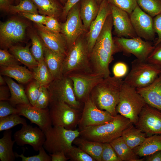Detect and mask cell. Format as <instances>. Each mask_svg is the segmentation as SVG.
Instances as JSON below:
<instances>
[{"instance_id": "44dd1931", "label": "cell", "mask_w": 161, "mask_h": 161, "mask_svg": "<svg viewBox=\"0 0 161 161\" xmlns=\"http://www.w3.org/2000/svg\"><path fill=\"white\" fill-rule=\"evenodd\" d=\"M111 13L110 3L107 0H102L100 4L98 13L92 23L86 35L90 53L99 35L108 16Z\"/></svg>"}, {"instance_id": "1f68e13d", "label": "cell", "mask_w": 161, "mask_h": 161, "mask_svg": "<svg viewBox=\"0 0 161 161\" xmlns=\"http://www.w3.org/2000/svg\"><path fill=\"white\" fill-rule=\"evenodd\" d=\"M12 131H4L2 137L0 139V160L1 161H14L15 160V153L13 147L14 143L12 138Z\"/></svg>"}, {"instance_id": "d6a6232c", "label": "cell", "mask_w": 161, "mask_h": 161, "mask_svg": "<svg viewBox=\"0 0 161 161\" xmlns=\"http://www.w3.org/2000/svg\"><path fill=\"white\" fill-rule=\"evenodd\" d=\"M122 161H142L120 137L109 143Z\"/></svg>"}, {"instance_id": "b9f144b4", "label": "cell", "mask_w": 161, "mask_h": 161, "mask_svg": "<svg viewBox=\"0 0 161 161\" xmlns=\"http://www.w3.org/2000/svg\"><path fill=\"white\" fill-rule=\"evenodd\" d=\"M20 62L6 49L0 50V65L2 67H11L20 64Z\"/></svg>"}, {"instance_id": "94428289", "label": "cell", "mask_w": 161, "mask_h": 161, "mask_svg": "<svg viewBox=\"0 0 161 161\" xmlns=\"http://www.w3.org/2000/svg\"><path fill=\"white\" fill-rule=\"evenodd\" d=\"M21 0H15L16 5L18 4Z\"/></svg>"}, {"instance_id": "7c38bea8", "label": "cell", "mask_w": 161, "mask_h": 161, "mask_svg": "<svg viewBox=\"0 0 161 161\" xmlns=\"http://www.w3.org/2000/svg\"><path fill=\"white\" fill-rule=\"evenodd\" d=\"M114 40L120 52L126 55L132 54L142 61L147 60L155 47L150 41H145L138 36L131 38L117 37Z\"/></svg>"}, {"instance_id": "f546056e", "label": "cell", "mask_w": 161, "mask_h": 161, "mask_svg": "<svg viewBox=\"0 0 161 161\" xmlns=\"http://www.w3.org/2000/svg\"><path fill=\"white\" fill-rule=\"evenodd\" d=\"M36 6L38 12L46 16L56 18L62 13L63 7L59 0H32Z\"/></svg>"}, {"instance_id": "30bf717a", "label": "cell", "mask_w": 161, "mask_h": 161, "mask_svg": "<svg viewBox=\"0 0 161 161\" xmlns=\"http://www.w3.org/2000/svg\"><path fill=\"white\" fill-rule=\"evenodd\" d=\"M68 76L72 81L77 99L83 104L90 97L94 87L104 78L100 75L94 72H74Z\"/></svg>"}, {"instance_id": "2e32d148", "label": "cell", "mask_w": 161, "mask_h": 161, "mask_svg": "<svg viewBox=\"0 0 161 161\" xmlns=\"http://www.w3.org/2000/svg\"><path fill=\"white\" fill-rule=\"evenodd\" d=\"M132 26L138 37L151 41L154 40L156 33L153 26V18L137 5L129 15Z\"/></svg>"}, {"instance_id": "5b68a950", "label": "cell", "mask_w": 161, "mask_h": 161, "mask_svg": "<svg viewBox=\"0 0 161 161\" xmlns=\"http://www.w3.org/2000/svg\"><path fill=\"white\" fill-rule=\"evenodd\" d=\"M146 103L136 88L123 82L116 110L117 113L129 119L134 125Z\"/></svg>"}, {"instance_id": "d6986e66", "label": "cell", "mask_w": 161, "mask_h": 161, "mask_svg": "<svg viewBox=\"0 0 161 161\" xmlns=\"http://www.w3.org/2000/svg\"><path fill=\"white\" fill-rule=\"evenodd\" d=\"M16 107L18 114L38 125L44 131L52 126L49 110L47 108L41 109L30 104L18 105Z\"/></svg>"}, {"instance_id": "4316f807", "label": "cell", "mask_w": 161, "mask_h": 161, "mask_svg": "<svg viewBox=\"0 0 161 161\" xmlns=\"http://www.w3.org/2000/svg\"><path fill=\"white\" fill-rule=\"evenodd\" d=\"M5 79L10 93L9 101L12 106L15 107L19 104H30L21 85L17 83L9 77L6 76Z\"/></svg>"}, {"instance_id": "ffe728a7", "label": "cell", "mask_w": 161, "mask_h": 161, "mask_svg": "<svg viewBox=\"0 0 161 161\" xmlns=\"http://www.w3.org/2000/svg\"><path fill=\"white\" fill-rule=\"evenodd\" d=\"M38 35L45 45L58 54L66 56L68 48L66 41L60 33L51 31L43 24L35 23Z\"/></svg>"}, {"instance_id": "db71d44e", "label": "cell", "mask_w": 161, "mask_h": 161, "mask_svg": "<svg viewBox=\"0 0 161 161\" xmlns=\"http://www.w3.org/2000/svg\"><path fill=\"white\" fill-rule=\"evenodd\" d=\"M10 97V93L9 87L4 85L0 86V101H9Z\"/></svg>"}, {"instance_id": "4dcf8cb0", "label": "cell", "mask_w": 161, "mask_h": 161, "mask_svg": "<svg viewBox=\"0 0 161 161\" xmlns=\"http://www.w3.org/2000/svg\"><path fill=\"white\" fill-rule=\"evenodd\" d=\"M133 124L123 131L121 136L126 143L132 149L142 144L147 137L145 133Z\"/></svg>"}, {"instance_id": "6125c7cd", "label": "cell", "mask_w": 161, "mask_h": 161, "mask_svg": "<svg viewBox=\"0 0 161 161\" xmlns=\"http://www.w3.org/2000/svg\"><path fill=\"white\" fill-rule=\"evenodd\" d=\"M97 1L98 3L100 4V3H101V2L102 1V0H96Z\"/></svg>"}, {"instance_id": "7402d4cb", "label": "cell", "mask_w": 161, "mask_h": 161, "mask_svg": "<svg viewBox=\"0 0 161 161\" xmlns=\"http://www.w3.org/2000/svg\"><path fill=\"white\" fill-rule=\"evenodd\" d=\"M136 89L146 104L161 111V73L148 86Z\"/></svg>"}, {"instance_id": "e0dca14e", "label": "cell", "mask_w": 161, "mask_h": 161, "mask_svg": "<svg viewBox=\"0 0 161 161\" xmlns=\"http://www.w3.org/2000/svg\"><path fill=\"white\" fill-rule=\"evenodd\" d=\"M13 137L18 145H29L36 151L43 147L46 139L44 132L41 129L27 124L22 125L21 128L15 132Z\"/></svg>"}, {"instance_id": "f6af8a7d", "label": "cell", "mask_w": 161, "mask_h": 161, "mask_svg": "<svg viewBox=\"0 0 161 161\" xmlns=\"http://www.w3.org/2000/svg\"><path fill=\"white\" fill-rule=\"evenodd\" d=\"M43 147L39 150L38 154L30 157L25 156L22 154H21L15 153L16 157H20L22 161H51L50 156L46 152Z\"/></svg>"}, {"instance_id": "7a4b0ae2", "label": "cell", "mask_w": 161, "mask_h": 161, "mask_svg": "<svg viewBox=\"0 0 161 161\" xmlns=\"http://www.w3.org/2000/svg\"><path fill=\"white\" fill-rule=\"evenodd\" d=\"M123 83L121 78L114 76L104 78L93 89L90 97L98 109L116 116L117 115L116 108Z\"/></svg>"}, {"instance_id": "bcb514c9", "label": "cell", "mask_w": 161, "mask_h": 161, "mask_svg": "<svg viewBox=\"0 0 161 161\" xmlns=\"http://www.w3.org/2000/svg\"><path fill=\"white\" fill-rule=\"evenodd\" d=\"M146 61L161 69V43L155 46Z\"/></svg>"}, {"instance_id": "52a82bcc", "label": "cell", "mask_w": 161, "mask_h": 161, "mask_svg": "<svg viewBox=\"0 0 161 161\" xmlns=\"http://www.w3.org/2000/svg\"><path fill=\"white\" fill-rule=\"evenodd\" d=\"M161 73V69L148 62L136 59L131 63V69L123 80L135 88L146 87Z\"/></svg>"}, {"instance_id": "7dc6e473", "label": "cell", "mask_w": 161, "mask_h": 161, "mask_svg": "<svg viewBox=\"0 0 161 161\" xmlns=\"http://www.w3.org/2000/svg\"><path fill=\"white\" fill-rule=\"evenodd\" d=\"M16 107L12 106L8 101H0V119L13 114H17Z\"/></svg>"}, {"instance_id": "74e56055", "label": "cell", "mask_w": 161, "mask_h": 161, "mask_svg": "<svg viewBox=\"0 0 161 161\" xmlns=\"http://www.w3.org/2000/svg\"><path fill=\"white\" fill-rule=\"evenodd\" d=\"M8 12L13 14L22 13L38 14L39 13L32 0H21L18 4L11 6Z\"/></svg>"}, {"instance_id": "4fadbf2b", "label": "cell", "mask_w": 161, "mask_h": 161, "mask_svg": "<svg viewBox=\"0 0 161 161\" xmlns=\"http://www.w3.org/2000/svg\"><path fill=\"white\" fill-rule=\"evenodd\" d=\"M28 25L19 20L14 19L1 22L0 25L1 47L4 49L9 48L20 42L24 38Z\"/></svg>"}, {"instance_id": "f5cc1de1", "label": "cell", "mask_w": 161, "mask_h": 161, "mask_svg": "<svg viewBox=\"0 0 161 161\" xmlns=\"http://www.w3.org/2000/svg\"><path fill=\"white\" fill-rule=\"evenodd\" d=\"M81 0H67L63 6L61 13V16L63 19L66 18L68 12L71 8Z\"/></svg>"}, {"instance_id": "603a6c76", "label": "cell", "mask_w": 161, "mask_h": 161, "mask_svg": "<svg viewBox=\"0 0 161 161\" xmlns=\"http://www.w3.org/2000/svg\"><path fill=\"white\" fill-rule=\"evenodd\" d=\"M42 42L44 60L53 79L61 78L63 76L61 72L62 65L66 56L53 52L47 47Z\"/></svg>"}, {"instance_id": "11a10c76", "label": "cell", "mask_w": 161, "mask_h": 161, "mask_svg": "<svg viewBox=\"0 0 161 161\" xmlns=\"http://www.w3.org/2000/svg\"><path fill=\"white\" fill-rule=\"evenodd\" d=\"M51 161H66L69 160L65 154L62 152H56L49 154Z\"/></svg>"}, {"instance_id": "f1b7e54d", "label": "cell", "mask_w": 161, "mask_h": 161, "mask_svg": "<svg viewBox=\"0 0 161 161\" xmlns=\"http://www.w3.org/2000/svg\"><path fill=\"white\" fill-rule=\"evenodd\" d=\"M30 46L29 44L25 47L14 45L9 48L11 53L18 61L33 69L38 63L32 55L29 49Z\"/></svg>"}, {"instance_id": "5bb4252c", "label": "cell", "mask_w": 161, "mask_h": 161, "mask_svg": "<svg viewBox=\"0 0 161 161\" xmlns=\"http://www.w3.org/2000/svg\"><path fill=\"white\" fill-rule=\"evenodd\" d=\"M134 125L148 136L161 134V111L146 103Z\"/></svg>"}, {"instance_id": "8d00e7d4", "label": "cell", "mask_w": 161, "mask_h": 161, "mask_svg": "<svg viewBox=\"0 0 161 161\" xmlns=\"http://www.w3.org/2000/svg\"><path fill=\"white\" fill-rule=\"evenodd\" d=\"M17 114H13L0 119V131L10 129L17 125L27 124L25 119Z\"/></svg>"}, {"instance_id": "f907efd6", "label": "cell", "mask_w": 161, "mask_h": 161, "mask_svg": "<svg viewBox=\"0 0 161 161\" xmlns=\"http://www.w3.org/2000/svg\"><path fill=\"white\" fill-rule=\"evenodd\" d=\"M20 14L24 17L36 24H44L47 18V16L37 13H22Z\"/></svg>"}, {"instance_id": "d590c367", "label": "cell", "mask_w": 161, "mask_h": 161, "mask_svg": "<svg viewBox=\"0 0 161 161\" xmlns=\"http://www.w3.org/2000/svg\"><path fill=\"white\" fill-rule=\"evenodd\" d=\"M137 4L152 17L161 13V0H137Z\"/></svg>"}, {"instance_id": "484cf974", "label": "cell", "mask_w": 161, "mask_h": 161, "mask_svg": "<svg viewBox=\"0 0 161 161\" xmlns=\"http://www.w3.org/2000/svg\"><path fill=\"white\" fill-rule=\"evenodd\" d=\"M73 143L93 158L96 161H102L103 143L90 141L80 136L74 140Z\"/></svg>"}, {"instance_id": "6f0895ef", "label": "cell", "mask_w": 161, "mask_h": 161, "mask_svg": "<svg viewBox=\"0 0 161 161\" xmlns=\"http://www.w3.org/2000/svg\"><path fill=\"white\" fill-rule=\"evenodd\" d=\"M147 156L146 161H161V150L157 151Z\"/></svg>"}, {"instance_id": "9c48e42d", "label": "cell", "mask_w": 161, "mask_h": 161, "mask_svg": "<svg viewBox=\"0 0 161 161\" xmlns=\"http://www.w3.org/2000/svg\"><path fill=\"white\" fill-rule=\"evenodd\" d=\"M50 102H64L71 107L82 111L84 104L77 99L74 91L73 82L68 75L54 79L47 86Z\"/></svg>"}, {"instance_id": "e575fe53", "label": "cell", "mask_w": 161, "mask_h": 161, "mask_svg": "<svg viewBox=\"0 0 161 161\" xmlns=\"http://www.w3.org/2000/svg\"><path fill=\"white\" fill-rule=\"evenodd\" d=\"M32 46L30 51L33 57L38 63L44 60L42 41L36 33L32 31L30 33Z\"/></svg>"}, {"instance_id": "680465c9", "label": "cell", "mask_w": 161, "mask_h": 161, "mask_svg": "<svg viewBox=\"0 0 161 161\" xmlns=\"http://www.w3.org/2000/svg\"><path fill=\"white\" fill-rule=\"evenodd\" d=\"M6 83L5 79L1 75H0V86L4 85Z\"/></svg>"}, {"instance_id": "816d5d0a", "label": "cell", "mask_w": 161, "mask_h": 161, "mask_svg": "<svg viewBox=\"0 0 161 161\" xmlns=\"http://www.w3.org/2000/svg\"><path fill=\"white\" fill-rule=\"evenodd\" d=\"M153 18V26L154 31L158 38L155 42V47L161 43V13L156 16Z\"/></svg>"}, {"instance_id": "f35d334b", "label": "cell", "mask_w": 161, "mask_h": 161, "mask_svg": "<svg viewBox=\"0 0 161 161\" xmlns=\"http://www.w3.org/2000/svg\"><path fill=\"white\" fill-rule=\"evenodd\" d=\"M67 157L73 161H96L89 155L78 147L72 146L66 154Z\"/></svg>"}, {"instance_id": "277c9868", "label": "cell", "mask_w": 161, "mask_h": 161, "mask_svg": "<svg viewBox=\"0 0 161 161\" xmlns=\"http://www.w3.org/2000/svg\"><path fill=\"white\" fill-rule=\"evenodd\" d=\"M86 37L80 36L68 50L62 65L63 76L74 72H93Z\"/></svg>"}, {"instance_id": "cb8c5ba5", "label": "cell", "mask_w": 161, "mask_h": 161, "mask_svg": "<svg viewBox=\"0 0 161 161\" xmlns=\"http://www.w3.org/2000/svg\"><path fill=\"white\" fill-rule=\"evenodd\" d=\"M99 6L96 0L80 1V15L86 31H88L92 23L97 16Z\"/></svg>"}, {"instance_id": "9f6ffc18", "label": "cell", "mask_w": 161, "mask_h": 161, "mask_svg": "<svg viewBox=\"0 0 161 161\" xmlns=\"http://www.w3.org/2000/svg\"><path fill=\"white\" fill-rule=\"evenodd\" d=\"M15 0H0V9L1 10L9 12L10 6L13 5Z\"/></svg>"}, {"instance_id": "60d3db41", "label": "cell", "mask_w": 161, "mask_h": 161, "mask_svg": "<svg viewBox=\"0 0 161 161\" xmlns=\"http://www.w3.org/2000/svg\"><path fill=\"white\" fill-rule=\"evenodd\" d=\"M50 101V95L47 86H41L34 106L41 109L47 108L49 104Z\"/></svg>"}, {"instance_id": "3957f363", "label": "cell", "mask_w": 161, "mask_h": 161, "mask_svg": "<svg viewBox=\"0 0 161 161\" xmlns=\"http://www.w3.org/2000/svg\"><path fill=\"white\" fill-rule=\"evenodd\" d=\"M132 124L129 119L119 114L107 123L78 129L80 136L87 140L109 143L121 137L123 131Z\"/></svg>"}, {"instance_id": "ee69618b", "label": "cell", "mask_w": 161, "mask_h": 161, "mask_svg": "<svg viewBox=\"0 0 161 161\" xmlns=\"http://www.w3.org/2000/svg\"><path fill=\"white\" fill-rule=\"evenodd\" d=\"M102 161H122L110 143H103Z\"/></svg>"}, {"instance_id": "7bdbcfd3", "label": "cell", "mask_w": 161, "mask_h": 161, "mask_svg": "<svg viewBox=\"0 0 161 161\" xmlns=\"http://www.w3.org/2000/svg\"><path fill=\"white\" fill-rule=\"evenodd\" d=\"M108 2L130 15L137 4V0H107Z\"/></svg>"}, {"instance_id": "ab89813d", "label": "cell", "mask_w": 161, "mask_h": 161, "mask_svg": "<svg viewBox=\"0 0 161 161\" xmlns=\"http://www.w3.org/2000/svg\"><path fill=\"white\" fill-rule=\"evenodd\" d=\"M41 85L35 80L28 85L25 91L30 104L34 106L39 94Z\"/></svg>"}, {"instance_id": "d4e9b609", "label": "cell", "mask_w": 161, "mask_h": 161, "mask_svg": "<svg viewBox=\"0 0 161 161\" xmlns=\"http://www.w3.org/2000/svg\"><path fill=\"white\" fill-rule=\"evenodd\" d=\"M2 75L13 78L19 83L24 84L33 79V72L25 66L20 65L11 67L0 66Z\"/></svg>"}, {"instance_id": "6da1fadb", "label": "cell", "mask_w": 161, "mask_h": 161, "mask_svg": "<svg viewBox=\"0 0 161 161\" xmlns=\"http://www.w3.org/2000/svg\"><path fill=\"white\" fill-rule=\"evenodd\" d=\"M113 26L112 18L109 16L90 53L93 72L100 75L104 78L110 76L109 66L113 60V55L120 52L112 37Z\"/></svg>"}, {"instance_id": "c3c4849f", "label": "cell", "mask_w": 161, "mask_h": 161, "mask_svg": "<svg viewBox=\"0 0 161 161\" xmlns=\"http://www.w3.org/2000/svg\"><path fill=\"white\" fill-rule=\"evenodd\" d=\"M128 72V67L127 64L122 62H118L114 65L112 72L114 76L118 78L125 76Z\"/></svg>"}, {"instance_id": "ba28073f", "label": "cell", "mask_w": 161, "mask_h": 161, "mask_svg": "<svg viewBox=\"0 0 161 161\" xmlns=\"http://www.w3.org/2000/svg\"><path fill=\"white\" fill-rule=\"evenodd\" d=\"M50 117L53 126L74 130L78 126L82 111L62 101L50 102Z\"/></svg>"}, {"instance_id": "8992f818", "label": "cell", "mask_w": 161, "mask_h": 161, "mask_svg": "<svg viewBox=\"0 0 161 161\" xmlns=\"http://www.w3.org/2000/svg\"><path fill=\"white\" fill-rule=\"evenodd\" d=\"M44 132L46 139L43 147L49 154L62 152L66 154L74 140L80 136L78 129H68L59 126H51Z\"/></svg>"}, {"instance_id": "8fae6325", "label": "cell", "mask_w": 161, "mask_h": 161, "mask_svg": "<svg viewBox=\"0 0 161 161\" xmlns=\"http://www.w3.org/2000/svg\"><path fill=\"white\" fill-rule=\"evenodd\" d=\"M80 1L71 8L68 13L66 21L61 24V33L66 41L68 51L86 31L80 17Z\"/></svg>"}, {"instance_id": "ac0fdd59", "label": "cell", "mask_w": 161, "mask_h": 161, "mask_svg": "<svg viewBox=\"0 0 161 161\" xmlns=\"http://www.w3.org/2000/svg\"><path fill=\"white\" fill-rule=\"evenodd\" d=\"M114 32L118 37L133 38L137 36L127 12L110 4Z\"/></svg>"}, {"instance_id": "83f0119b", "label": "cell", "mask_w": 161, "mask_h": 161, "mask_svg": "<svg viewBox=\"0 0 161 161\" xmlns=\"http://www.w3.org/2000/svg\"><path fill=\"white\" fill-rule=\"evenodd\" d=\"M133 150L137 155L140 157L147 156L161 150V135L148 136L142 144Z\"/></svg>"}, {"instance_id": "681fc988", "label": "cell", "mask_w": 161, "mask_h": 161, "mask_svg": "<svg viewBox=\"0 0 161 161\" xmlns=\"http://www.w3.org/2000/svg\"><path fill=\"white\" fill-rule=\"evenodd\" d=\"M43 25L51 31L61 33V24L58 21L57 18L53 16H47V19Z\"/></svg>"}, {"instance_id": "9a60e30c", "label": "cell", "mask_w": 161, "mask_h": 161, "mask_svg": "<svg viewBox=\"0 0 161 161\" xmlns=\"http://www.w3.org/2000/svg\"><path fill=\"white\" fill-rule=\"evenodd\" d=\"M115 117L97 108L90 96L84 103L78 129L104 124L113 120Z\"/></svg>"}, {"instance_id": "836d02e7", "label": "cell", "mask_w": 161, "mask_h": 161, "mask_svg": "<svg viewBox=\"0 0 161 161\" xmlns=\"http://www.w3.org/2000/svg\"><path fill=\"white\" fill-rule=\"evenodd\" d=\"M32 70L33 79L41 86H47L54 80L44 60Z\"/></svg>"}, {"instance_id": "91938a15", "label": "cell", "mask_w": 161, "mask_h": 161, "mask_svg": "<svg viewBox=\"0 0 161 161\" xmlns=\"http://www.w3.org/2000/svg\"><path fill=\"white\" fill-rule=\"evenodd\" d=\"M67 0H59L60 2L64 6L66 3Z\"/></svg>"}]
</instances>
